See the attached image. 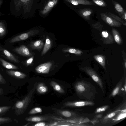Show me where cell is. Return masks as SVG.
Masks as SVG:
<instances>
[{"instance_id": "obj_36", "label": "cell", "mask_w": 126, "mask_h": 126, "mask_svg": "<svg viewBox=\"0 0 126 126\" xmlns=\"http://www.w3.org/2000/svg\"><path fill=\"white\" fill-rule=\"evenodd\" d=\"M33 58L34 56H32L27 60L26 62V64L27 66L31 64L33 61Z\"/></svg>"}, {"instance_id": "obj_2", "label": "cell", "mask_w": 126, "mask_h": 126, "mask_svg": "<svg viewBox=\"0 0 126 126\" xmlns=\"http://www.w3.org/2000/svg\"><path fill=\"white\" fill-rule=\"evenodd\" d=\"M33 87L27 95L22 100L17 101L14 105L15 113L17 116L22 114L26 110L32 101V97L35 91Z\"/></svg>"}, {"instance_id": "obj_39", "label": "cell", "mask_w": 126, "mask_h": 126, "mask_svg": "<svg viewBox=\"0 0 126 126\" xmlns=\"http://www.w3.org/2000/svg\"><path fill=\"white\" fill-rule=\"evenodd\" d=\"M122 19L124 20L125 21H126V12L125 11L123 14L120 16Z\"/></svg>"}, {"instance_id": "obj_34", "label": "cell", "mask_w": 126, "mask_h": 126, "mask_svg": "<svg viewBox=\"0 0 126 126\" xmlns=\"http://www.w3.org/2000/svg\"><path fill=\"white\" fill-rule=\"evenodd\" d=\"M109 107V105H107L97 108L95 112L96 113L102 112L106 110Z\"/></svg>"}, {"instance_id": "obj_41", "label": "cell", "mask_w": 126, "mask_h": 126, "mask_svg": "<svg viewBox=\"0 0 126 126\" xmlns=\"http://www.w3.org/2000/svg\"><path fill=\"white\" fill-rule=\"evenodd\" d=\"M102 116V115L101 114H99L97 115L95 117V118L98 119L101 118Z\"/></svg>"}, {"instance_id": "obj_29", "label": "cell", "mask_w": 126, "mask_h": 126, "mask_svg": "<svg viewBox=\"0 0 126 126\" xmlns=\"http://www.w3.org/2000/svg\"><path fill=\"white\" fill-rule=\"evenodd\" d=\"M59 112L61 115L67 118L71 117L73 115L72 112L67 110H59Z\"/></svg>"}, {"instance_id": "obj_7", "label": "cell", "mask_w": 126, "mask_h": 126, "mask_svg": "<svg viewBox=\"0 0 126 126\" xmlns=\"http://www.w3.org/2000/svg\"><path fill=\"white\" fill-rule=\"evenodd\" d=\"M52 63L50 62L45 63L38 65L35 68L36 71L38 73L47 74L49 73Z\"/></svg>"}, {"instance_id": "obj_28", "label": "cell", "mask_w": 126, "mask_h": 126, "mask_svg": "<svg viewBox=\"0 0 126 126\" xmlns=\"http://www.w3.org/2000/svg\"><path fill=\"white\" fill-rule=\"evenodd\" d=\"M105 13L107 15L113 18L120 22L123 25L126 26V21H125L121 17H119L118 16L110 12H106Z\"/></svg>"}, {"instance_id": "obj_11", "label": "cell", "mask_w": 126, "mask_h": 126, "mask_svg": "<svg viewBox=\"0 0 126 126\" xmlns=\"http://www.w3.org/2000/svg\"><path fill=\"white\" fill-rule=\"evenodd\" d=\"M93 12V10L90 8L81 9L78 11L79 15L86 20L90 19V17Z\"/></svg>"}, {"instance_id": "obj_8", "label": "cell", "mask_w": 126, "mask_h": 126, "mask_svg": "<svg viewBox=\"0 0 126 126\" xmlns=\"http://www.w3.org/2000/svg\"><path fill=\"white\" fill-rule=\"evenodd\" d=\"M121 107L109 113L103 117L101 118L100 120L101 123L102 124H105L110 122L112 119L121 111L123 109L121 108Z\"/></svg>"}, {"instance_id": "obj_15", "label": "cell", "mask_w": 126, "mask_h": 126, "mask_svg": "<svg viewBox=\"0 0 126 126\" xmlns=\"http://www.w3.org/2000/svg\"><path fill=\"white\" fill-rule=\"evenodd\" d=\"M58 1V0H49L43 10L41 12V14L44 15L48 13L57 4Z\"/></svg>"}, {"instance_id": "obj_20", "label": "cell", "mask_w": 126, "mask_h": 126, "mask_svg": "<svg viewBox=\"0 0 126 126\" xmlns=\"http://www.w3.org/2000/svg\"><path fill=\"white\" fill-rule=\"evenodd\" d=\"M47 118L46 117L42 116H34L28 117L26 118V121L33 122H38L46 120Z\"/></svg>"}, {"instance_id": "obj_5", "label": "cell", "mask_w": 126, "mask_h": 126, "mask_svg": "<svg viewBox=\"0 0 126 126\" xmlns=\"http://www.w3.org/2000/svg\"><path fill=\"white\" fill-rule=\"evenodd\" d=\"M100 16L102 20L111 27H120L122 24L120 22L107 15L105 13H101Z\"/></svg>"}, {"instance_id": "obj_1", "label": "cell", "mask_w": 126, "mask_h": 126, "mask_svg": "<svg viewBox=\"0 0 126 126\" xmlns=\"http://www.w3.org/2000/svg\"><path fill=\"white\" fill-rule=\"evenodd\" d=\"M74 88L80 99L93 100L97 93L94 86L85 81H77L74 85Z\"/></svg>"}, {"instance_id": "obj_6", "label": "cell", "mask_w": 126, "mask_h": 126, "mask_svg": "<svg viewBox=\"0 0 126 126\" xmlns=\"http://www.w3.org/2000/svg\"><path fill=\"white\" fill-rule=\"evenodd\" d=\"M94 103L90 101H69L65 102L64 105L65 107H80L86 106H93Z\"/></svg>"}, {"instance_id": "obj_24", "label": "cell", "mask_w": 126, "mask_h": 126, "mask_svg": "<svg viewBox=\"0 0 126 126\" xmlns=\"http://www.w3.org/2000/svg\"><path fill=\"white\" fill-rule=\"evenodd\" d=\"M50 85L53 89L57 92L61 93H64L65 91L59 84L54 81H52L50 82Z\"/></svg>"}, {"instance_id": "obj_17", "label": "cell", "mask_w": 126, "mask_h": 126, "mask_svg": "<svg viewBox=\"0 0 126 126\" xmlns=\"http://www.w3.org/2000/svg\"><path fill=\"white\" fill-rule=\"evenodd\" d=\"M112 32L115 42L118 45H121L123 43L122 39L118 32L114 28L112 29Z\"/></svg>"}, {"instance_id": "obj_37", "label": "cell", "mask_w": 126, "mask_h": 126, "mask_svg": "<svg viewBox=\"0 0 126 126\" xmlns=\"http://www.w3.org/2000/svg\"><path fill=\"white\" fill-rule=\"evenodd\" d=\"M6 83V81L0 73V84H4Z\"/></svg>"}, {"instance_id": "obj_27", "label": "cell", "mask_w": 126, "mask_h": 126, "mask_svg": "<svg viewBox=\"0 0 126 126\" xmlns=\"http://www.w3.org/2000/svg\"><path fill=\"white\" fill-rule=\"evenodd\" d=\"M51 40L48 38H47L46 39L43 50L41 53V56L44 55L49 50L51 47Z\"/></svg>"}, {"instance_id": "obj_32", "label": "cell", "mask_w": 126, "mask_h": 126, "mask_svg": "<svg viewBox=\"0 0 126 126\" xmlns=\"http://www.w3.org/2000/svg\"><path fill=\"white\" fill-rule=\"evenodd\" d=\"M42 109L39 107H36L31 110L29 112V114H33L42 112Z\"/></svg>"}, {"instance_id": "obj_26", "label": "cell", "mask_w": 126, "mask_h": 126, "mask_svg": "<svg viewBox=\"0 0 126 126\" xmlns=\"http://www.w3.org/2000/svg\"><path fill=\"white\" fill-rule=\"evenodd\" d=\"M3 51L4 54L9 60L15 63H18L19 62V61L8 51L3 49Z\"/></svg>"}, {"instance_id": "obj_4", "label": "cell", "mask_w": 126, "mask_h": 126, "mask_svg": "<svg viewBox=\"0 0 126 126\" xmlns=\"http://www.w3.org/2000/svg\"><path fill=\"white\" fill-rule=\"evenodd\" d=\"M39 32L38 30H30L27 33H22L12 38L9 42L10 43H13L25 40L30 37L37 34Z\"/></svg>"}, {"instance_id": "obj_33", "label": "cell", "mask_w": 126, "mask_h": 126, "mask_svg": "<svg viewBox=\"0 0 126 126\" xmlns=\"http://www.w3.org/2000/svg\"><path fill=\"white\" fill-rule=\"evenodd\" d=\"M11 106H4L0 107V115L3 114L8 111L11 108Z\"/></svg>"}, {"instance_id": "obj_18", "label": "cell", "mask_w": 126, "mask_h": 126, "mask_svg": "<svg viewBox=\"0 0 126 126\" xmlns=\"http://www.w3.org/2000/svg\"><path fill=\"white\" fill-rule=\"evenodd\" d=\"M123 81L122 79L121 80L115 88L114 89L109 97V98L111 97H114L118 94L120 93L122 88Z\"/></svg>"}, {"instance_id": "obj_23", "label": "cell", "mask_w": 126, "mask_h": 126, "mask_svg": "<svg viewBox=\"0 0 126 126\" xmlns=\"http://www.w3.org/2000/svg\"><path fill=\"white\" fill-rule=\"evenodd\" d=\"M37 90L38 92L40 94H44L47 92L48 88L44 83L41 82L38 85Z\"/></svg>"}, {"instance_id": "obj_10", "label": "cell", "mask_w": 126, "mask_h": 126, "mask_svg": "<svg viewBox=\"0 0 126 126\" xmlns=\"http://www.w3.org/2000/svg\"><path fill=\"white\" fill-rule=\"evenodd\" d=\"M12 50L20 55L25 56L29 57L32 55L28 48L24 45H22L18 47L13 49Z\"/></svg>"}, {"instance_id": "obj_21", "label": "cell", "mask_w": 126, "mask_h": 126, "mask_svg": "<svg viewBox=\"0 0 126 126\" xmlns=\"http://www.w3.org/2000/svg\"><path fill=\"white\" fill-rule=\"evenodd\" d=\"M0 61L2 63L3 66L6 68L11 69H19L18 67L3 59L0 58Z\"/></svg>"}, {"instance_id": "obj_25", "label": "cell", "mask_w": 126, "mask_h": 126, "mask_svg": "<svg viewBox=\"0 0 126 126\" xmlns=\"http://www.w3.org/2000/svg\"><path fill=\"white\" fill-rule=\"evenodd\" d=\"M63 51L64 52H69L78 55H81L83 53V52L81 50L73 48H66L63 50Z\"/></svg>"}, {"instance_id": "obj_19", "label": "cell", "mask_w": 126, "mask_h": 126, "mask_svg": "<svg viewBox=\"0 0 126 126\" xmlns=\"http://www.w3.org/2000/svg\"><path fill=\"white\" fill-rule=\"evenodd\" d=\"M114 8L116 12L120 16L126 11L122 6L117 2L112 0Z\"/></svg>"}, {"instance_id": "obj_38", "label": "cell", "mask_w": 126, "mask_h": 126, "mask_svg": "<svg viewBox=\"0 0 126 126\" xmlns=\"http://www.w3.org/2000/svg\"><path fill=\"white\" fill-rule=\"evenodd\" d=\"M46 125V123L43 122H39L36 124L34 125L35 126H44Z\"/></svg>"}, {"instance_id": "obj_22", "label": "cell", "mask_w": 126, "mask_h": 126, "mask_svg": "<svg viewBox=\"0 0 126 126\" xmlns=\"http://www.w3.org/2000/svg\"><path fill=\"white\" fill-rule=\"evenodd\" d=\"M44 43L41 40H38L31 43V47L33 49H41L43 47Z\"/></svg>"}, {"instance_id": "obj_14", "label": "cell", "mask_w": 126, "mask_h": 126, "mask_svg": "<svg viewBox=\"0 0 126 126\" xmlns=\"http://www.w3.org/2000/svg\"><path fill=\"white\" fill-rule=\"evenodd\" d=\"M6 73L9 75L17 79H23L26 76V75L25 73L17 71L7 70Z\"/></svg>"}, {"instance_id": "obj_9", "label": "cell", "mask_w": 126, "mask_h": 126, "mask_svg": "<svg viewBox=\"0 0 126 126\" xmlns=\"http://www.w3.org/2000/svg\"><path fill=\"white\" fill-rule=\"evenodd\" d=\"M102 41L104 44H111L114 43V40L112 35L106 30L103 31L101 33Z\"/></svg>"}, {"instance_id": "obj_40", "label": "cell", "mask_w": 126, "mask_h": 126, "mask_svg": "<svg viewBox=\"0 0 126 126\" xmlns=\"http://www.w3.org/2000/svg\"><path fill=\"white\" fill-rule=\"evenodd\" d=\"M90 121L94 125L98 122L99 120L98 119L95 118Z\"/></svg>"}, {"instance_id": "obj_45", "label": "cell", "mask_w": 126, "mask_h": 126, "mask_svg": "<svg viewBox=\"0 0 126 126\" xmlns=\"http://www.w3.org/2000/svg\"><path fill=\"white\" fill-rule=\"evenodd\" d=\"M2 1L1 0H0V6L2 4Z\"/></svg>"}, {"instance_id": "obj_35", "label": "cell", "mask_w": 126, "mask_h": 126, "mask_svg": "<svg viewBox=\"0 0 126 126\" xmlns=\"http://www.w3.org/2000/svg\"><path fill=\"white\" fill-rule=\"evenodd\" d=\"M12 121L11 119L9 117H0V123L2 124L9 123Z\"/></svg>"}, {"instance_id": "obj_30", "label": "cell", "mask_w": 126, "mask_h": 126, "mask_svg": "<svg viewBox=\"0 0 126 126\" xmlns=\"http://www.w3.org/2000/svg\"><path fill=\"white\" fill-rule=\"evenodd\" d=\"M6 33V29L4 23L0 22V36L2 37Z\"/></svg>"}, {"instance_id": "obj_43", "label": "cell", "mask_w": 126, "mask_h": 126, "mask_svg": "<svg viewBox=\"0 0 126 126\" xmlns=\"http://www.w3.org/2000/svg\"><path fill=\"white\" fill-rule=\"evenodd\" d=\"M20 0L22 2H27L29 1L30 0Z\"/></svg>"}, {"instance_id": "obj_31", "label": "cell", "mask_w": 126, "mask_h": 126, "mask_svg": "<svg viewBox=\"0 0 126 126\" xmlns=\"http://www.w3.org/2000/svg\"><path fill=\"white\" fill-rule=\"evenodd\" d=\"M93 2L97 5L102 7H106L107 4L103 0H92Z\"/></svg>"}, {"instance_id": "obj_12", "label": "cell", "mask_w": 126, "mask_h": 126, "mask_svg": "<svg viewBox=\"0 0 126 126\" xmlns=\"http://www.w3.org/2000/svg\"><path fill=\"white\" fill-rule=\"evenodd\" d=\"M126 108L125 109L123 108L120 112L112 119L110 122L115 123L122 120L126 117Z\"/></svg>"}, {"instance_id": "obj_44", "label": "cell", "mask_w": 126, "mask_h": 126, "mask_svg": "<svg viewBox=\"0 0 126 126\" xmlns=\"http://www.w3.org/2000/svg\"><path fill=\"white\" fill-rule=\"evenodd\" d=\"M124 65L125 66V68H126V59L125 60V61L124 62Z\"/></svg>"}, {"instance_id": "obj_42", "label": "cell", "mask_w": 126, "mask_h": 126, "mask_svg": "<svg viewBox=\"0 0 126 126\" xmlns=\"http://www.w3.org/2000/svg\"><path fill=\"white\" fill-rule=\"evenodd\" d=\"M4 93L3 89L1 88H0V95H1Z\"/></svg>"}, {"instance_id": "obj_16", "label": "cell", "mask_w": 126, "mask_h": 126, "mask_svg": "<svg viewBox=\"0 0 126 126\" xmlns=\"http://www.w3.org/2000/svg\"><path fill=\"white\" fill-rule=\"evenodd\" d=\"M94 59L106 71V67L105 56L102 55H96L94 56Z\"/></svg>"}, {"instance_id": "obj_3", "label": "cell", "mask_w": 126, "mask_h": 126, "mask_svg": "<svg viewBox=\"0 0 126 126\" xmlns=\"http://www.w3.org/2000/svg\"><path fill=\"white\" fill-rule=\"evenodd\" d=\"M80 69L90 76L92 79L99 86L102 92H104L103 83L101 78L89 66L82 67Z\"/></svg>"}, {"instance_id": "obj_13", "label": "cell", "mask_w": 126, "mask_h": 126, "mask_svg": "<svg viewBox=\"0 0 126 126\" xmlns=\"http://www.w3.org/2000/svg\"><path fill=\"white\" fill-rule=\"evenodd\" d=\"M65 0L75 6L79 4L96 6V4L92 1H90L88 0Z\"/></svg>"}]
</instances>
